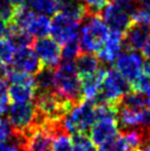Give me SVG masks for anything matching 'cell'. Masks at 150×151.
<instances>
[{"mask_svg": "<svg viewBox=\"0 0 150 151\" xmlns=\"http://www.w3.org/2000/svg\"><path fill=\"white\" fill-rule=\"evenodd\" d=\"M54 92L74 105L84 99L75 62L64 61L54 70Z\"/></svg>", "mask_w": 150, "mask_h": 151, "instance_id": "obj_1", "label": "cell"}, {"mask_svg": "<svg viewBox=\"0 0 150 151\" xmlns=\"http://www.w3.org/2000/svg\"><path fill=\"white\" fill-rule=\"evenodd\" d=\"M109 34V27L100 14H87L85 23L79 31V46L81 52L98 54Z\"/></svg>", "mask_w": 150, "mask_h": 151, "instance_id": "obj_2", "label": "cell"}, {"mask_svg": "<svg viewBox=\"0 0 150 151\" xmlns=\"http://www.w3.org/2000/svg\"><path fill=\"white\" fill-rule=\"evenodd\" d=\"M129 92H131V85L129 82L124 76H121L115 68H110L106 72L100 92L93 103H107L116 106L119 109L123 97Z\"/></svg>", "mask_w": 150, "mask_h": 151, "instance_id": "obj_3", "label": "cell"}, {"mask_svg": "<svg viewBox=\"0 0 150 151\" xmlns=\"http://www.w3.org/2000/svg\"><path fill=\"white\" fill-rule=\"evenodd\" d=\"M95 122V104L92 101L83 99L65 115L63 126L70 134H87Z\"/></svg>", "mask_w": 150, "mask_h": 151, "instance_id": "obj_4", "label": "cell"}, {"mask_svg": "<svg viewBox=\"0 0 150 151\" xmlns=\"http://www.w3.org/2000/svg\"><path fill=\"white\" fill-rule=\"evenodd\" d=\"M7 114L14 131L28 134L37 126L38 111L32 103H13L9 106Z\"/></svg>", "mask_w": 150, "mask_h": 151, "instance_id": "obj_5", "label": "cell"}, {"mask_svg": "<svg viewBox=\"0 0 150 151\" xmlns=\"http://www.w3.org/2000/svg\"><path fill=\"white\" fill-rule=\"evenodd\" d=\"M79 24L81 22L58 11L51 19L50 34L60 45H63L72 39L79 37Z\"/></svg>", "mask_w": 150, "mask_h": 151, "instance_id": "obj_6", "label": "cell"}, {"mask_svg": "<svg viewBox=\"0 0 150 151\" xmlns=\"http://www.w3.org/2000/svg\"><path fill=\"white\" fill-rule=\"evenodd\" d=\"M32 46H33V51L44 67H50L55 70L61 64L62 46L53 38L43 37V38L37 39Z\"/></svg>", "mask_w": 150, "mask_h": 151, "instance_id": "obj_7", "label": "cell"}, {"mask_svg": "<svg viewBox=\"0 0 150 151\" xmlns=\"http://www.w3.org/2000/svg\"><path fill=\"white\" fill-rule=\"evenodd\" d=\"M144 63L142 59L135 51H127L115 61V70L124 76L130 84L141 74Z\"/></svg>", "mask_w": 150, "mask_h": 151, "instance_id": "obj_8", "label": "cell"}, {"mask_svg": "<svg viewBox=\"0 0 150 151\" xmlns=\"http://www.w3.org/2000/svg\"><path fill=\"white\" fill-rule=\"evenodd\" d=\"M11 64L14 70L33 76L41 71V68L43 67L41 61L31 47L17 49Z\"/></svg>", "mask_w": 150, "mask_h": 151, "instance_id": "obj_9", "label": "cell"}, {"mask_svg": "<svg viewBox=\"0 0 150 151\" xmlns=\"http://www.w3.org/2000/svg\"><path fill=\"white\" fill-rule=\"evenodd\" d=\"M100 16L103 18L105 23L108 25L112 30L125 32L127 28L133 22L131 14L119 8L116 4L109 2L108 6H106L103 11L100 12Z\"/></svg>", "mask_w": 150, "mask_h": 151, "instance_id": "obj_10", "label": "cell"}, {"mask_svg": "<svg viewBox=\"0 0 150 151\" xmlns=\"http://www.w3.org/2000/svg\"><path fill=\"white\" fill-rule=\"evenodd\" d=\"M91 140L95 146L100 147V145L110 140L119 134L118 122L116 118H106L95 122L89 130Z\"/></svg>", "mask_w": 150, "mask_h": 151, "instance_id": "obj_11", "label": "cell"}, {"mask_svg": "<svg viewBox=\"0 0 150 151\" xmlns=\"http://www.w3.org/2000/svg\"><path fill=\"white\" fill-rule=\"evenodd\" d=\"M150 38V27L131 22L124 32V46L127 51H139Z\"/></svg>", "mask_w": 150, "mask_h": 151, "instance_id": "obj_12", "label": "cell"}, {"mask_svg": "<svg viewBox=\"0 0 150 151\" xmlns=\"http://www.w3.org/2000/svg\"><path fill=\"white\" fill-rule=\"evenodd\" d=\"M52 134L43 126H35L27 134L22 151H51Z\"/></svg>", "mask_w": 150, "mask_h": 151, "instance_id": "obj_13", "label": "cell"}, {"mask_svg": "<svg viewBox=\"0 0 150 151\" xmlns=\"http://www.w3.org/2000/svg\"><path fill=\"white\" fill-rule=\"evenodd\" d=\"M124 47V33L116 30H110L104 47L98 52V59L108 64L114 63Z\"/></svg>", "mask_w": 150, "mask_h": 151, "instance_id": "obj_14", "label": "cell"}, {"mask_svg": "<svg viewBox=\"0 0 150 151\" xmlns=\"http://www.w3.org/2000/svg\"><path fill=\"white\" fill-rule=\"evenodd\" d=\"M105 67L100 66L95 73L91 75H86L81 77V86H82V95L83 98L86 101H92L96 98L100 92V88L104 82L105 75H106Z\"/></svg>", "mask_w": 150, "mask_h": 151, "instance_id": "obj_15", "label": "cell"}, {"mask_svg": "<svg viewBox=\"0 0 150 151\" xmlns=\"http://www.w3.org/2000/svg\"><path fill=\"white\" fill-rule=\"evenodd\" d=\"M100 60L94 53L81 52L75 59V66L77 70L79 77L91 75L100 68Z\"/></svg>", "mask_w": 150, "mask_h": 151, "instance_id": "obj_16", "label": "cell"}, {"mask_svg": "<svg viewBox=\"0 0 150 151\" xmlns=\"http://www.w3.org/2000/svg\"><path fill=\"white\" fill-rule=\"evenodd\" d=\"M8 96L13 103H31L37 97V89L30 85L10 84Z\"/></svg>", "mask_w": 150, "mask_h": 151, "instance_id": "obj_17", "label": "cell"}, {"mask_svg": "<svg viewBox=\"0 0 150 151\" xmlns=\"http://www.w3.org/2000/svg\"><path fill=\"white\" fill-rule=\"evenodd\" d=\"M50 29L51 19L49 18V16L35 13L25 31L29 32L33 38L40 39L43 38V37H46L50 33Z\"/></svg>", "mask_w": 150, "mask_h": 151, "instance_id": "obj_18", "label": "cell"}, {"mask_svg": "<svg viewBox=\"0 0 150 151\" xmlns=\"http://www.w3.org/2000/svg\"><path fill=\"white\" fill-rule=\"evenodd\" d=\"M35 89L38 93L54 91V70L50 67H42L41 71L34 75Z\"/></svg>", "mask_w": 150, "mask_h": 151, "instance_id": "obj_19", "label": "cell"}, {"mask_svg": "<svg viewBox=\"0 0 150 151\" xmlns=\"http://www.w3.org/2000/svg\"><path fill=\"white\" fill-rule=\"evenodd\" d=\"M8 39L16 46V49H22V47H30L33 45V37L27 32L25 30H21L17 28L14 24L10 22V32H9Z\"/></svg>", "mask_w": 150, "mask_h": 151, "instance_id": "obj_20", "label": "cell"}, {"mask_svg": "<svg viewBox=\"0 0 150 151\" xmlns=\"http://www.w3.org/2000/svg\"><path fill=\"white\" fill-rule=\"evenodd\" d=\"M25 6L38 14L52 16L58 10V0H25Z\"/></svg>", "mask_w": 150, "mask_h": 151, "instance_id": "obj_21", "label": "cell"}, {"mask_svg": "<svg viewBox=\"0 0 150 151\" xmlns=\"http://www.w3.org/2000/svg\"><path fill=\"white\" fill-rule=\"evenodd\" d=\"M147 98L144 94L137 92H129L123 97L119 107H125V108L133 109V110H141L146 108Z\"/></svg>", "mask_w": 150, "mask_h": 151, "instance_id": "obj_22", "label": "cell"}, {"mask_svg": "<svg viewBox=\"0 0 150 151\" xmlns=\"http://www.w3.org/2000/svg\"><path fill=\"white\" fill-rule=\"evenodd\" d=\"M51 151H73V140L71 134L66 131H61L54 134L52 139Z\"/></svg>", "mask_w": 150, "mask_h": 151, "instance_id": "obj_23", "label": "cell"}, {"mask_svg": "<svg viewBox=\"0 0 150 151\" xmlns=\"http://www.w3.org/2000/svg\"><path fill=\"white\" fill-rule=\"evenodd\" d=\"M131 18L133 22L150 27V0H139L137 9Z\"/></svg>", "mask_w": 150, "mask_h": 151, "instance_id": "obj_24", "label": "cell"}, {"mask_svg": "<svg viewBox=\"0 0 150 151\" xmlns=\"http://www.w3.org/2000/svg\"><path fill=\"white\" fill-rule=\"evenodd\" d=\"M16 50V46L8 38H0V63H12Z\"/></svg>", "mask_w": 150, "mask_h": 151, "instance_id": "obj_25", "label": "cell"}, {"mask_svg": "<svg viewBox=\"0 0 150 151\" xmlns=\"http://www.w3.org/2000/svg\"><path fill=\"white\" fill-rule=\"evenodd\" d=\"M73 140V151H97L95 145L87 134H75L72 137Z\"/></svg>", "mask_w": 150, "mask_h": 151, "instance_id": "obj_26", "label": "cell"}, {"mask_svg": "<svg viewBox=\"0 0 150 151\" xmlns=\"http://www.w3.org/2000/svg\"><path fill=\"white\" fill-rule=\"evenodd\" d=\"M79 53H81L79 37L72 39L62 45V59H64V61H73L77 58Z\"/></svg>", "mask_w": 150, "mask_h": 151, "instance_id": "obj_27", "label": "cell"}, {"mask_svg": "<svg viewBox=\"0 0 150 151\" xmlns=\"http://www.w3.org/2000/svg\"><path fill=\"white\" fill-rule=\"evenodd\" d=\"M7 82L10 84H21V85H30L35 87L34 83V76L23 73V72L17 71V70H11L7 77Z\"/></svg>", "mask_w": 150, "mask_h": 151, "instance_id": "obj_28", "label": "cell"}, {"mask_svg": "<svg viewBox=\"0 0 150 151\" xmlns=\"http://www.w3.org/2000/svg\"><path fill=\"white\" fill-rule=\"evenodd\" d=\"M127 149H128V146L126 143L125 139L123 138L120 134H118L116 137L100 145L97 151H126Z\"/></svg>", "mask_w": 150, "mask_h": 151, "instance_id": "obj_29", "label": "cell"}, {"mask_svg": "<svg viewBox=\"0 0 150 151\" xmlns=\"http://www.w3.org/2000/svg\"><path fill=\"white\" fill-rule=\"evenodd\" d=\"M130 85H131L133 92L141 93L144 95H148V96L150 95V76L144 74L142 72Z\"/></svg>", "mask_w": 150, "mask_h": 151, "instance_id": "obj_30", "label": "cell"}, {"mask_svg": "<svg viewBox=\"0 0 150 151\" xmlns=\"http://www.w3.org/2000/svg\"><path fill=\"white\" fill-rule=\"evenodd\" d=\"M87 14H100L103 9L108 6L110 0H83Z\"/></svg>", "mask_w": 150, "mask_h": 151, "instance_id": "obj_31", "label": "cell"}, {"mask_svg": "<svg viewBox=\"0 0 150 151\" xmlns=\"http://www.w3.org/2000/svg\"><path fill=\"white\" fill-rule=\"evenodd\" d=\"M14 11H16V7L11 4L10 0H0V18L1 19L10 23L12 21Z\"/></svg>", "mask_w": 150, "mask_h": 151, "instance_id": "obj_32", "label": "cell"}, {"mask_svg": "<svg viewBox=\"0 0 150 151\" xmlns=\"http://www.w3.org/2000/svg\"><path fill=\"white\" fill-rule=\"evenodd\" d=\"M13 128L8 119L0 118V142L8 141L12 138Z\"/></svg>", "mask_w": 150, "mask_h": 151, "instance_id": "obj_33", "label": "cell"}, {"mask_svg": "<svg viewBox=\"0 0 150 151\" xmlns=\"http://www.w3.org/2000/svg\"><path fill=\"white\" fill-rule=\"evenodd\" d=\"M110 1H112V4L118 6L119 8L127 11L131 16L136 11V9L138 7V2H139V0H110Z\"/></svg>", "mask_w": 150, "mask_h": 151, "instance_id": "obj_34", "label": "cell"}, {"mask_svg": "<svg viewBox=\"0 0 150 151\" xmlns=\"http://www.w3.org/2000/svg\"><path fill=\"white\" fill-rule=\"evenodd\" d=\"M10 32V23L0 18V38H8Z\"/></svg>", "mask_w": 150, "mask_h": 151, "instance_id": "obj_35", "label": "cell"}, {"mask_svg": "<svg viewBox=\"0 0 150 151\" xmlns=\"http://www.w3.org/2000/svg\"><path fill=\"white\" fill-rule=\"evenodd\" d=\"M10 72H11V68L9 66V64L0 63V78L7 80Z\"/></svg>", "mask_w": 150, "mask_h": 151, "instance_id": "obj_36", "label": "cell"}, {"mask_svg": "<svg viewBox=\"0 0 150 151\" xmlns=\"http://www.w3.org/2000/svg\"><path fill=\"white\" fill-rule=\"evenodd\" d=\"M141 53H142V56H144L147 61H150V38L147 40V42L145 43V45L142 46Z\"/></svg>", "mask_w": 150, "mask_h": 151, "instance_id": "obj_37", "label": "cell"}, {"mask_svg": "<svg viewBox=\"0 0 150 151\" xmlns=\"http://www.w3.org/2000/svg\"><path fill=\"white\" fill-rule=\"evenodd\" d=\"M137 151H150V138H147L144 142L136 149Z\"/></svg>", "mask_w": 150, "mask_h": 151, "instance_id": "obj_38", "label": "cell"}, {"mask_svg": "<svg viewBox=\"0 0 150 151\" xmlns=\"http://www.w3.org/2000/svg\"><path fill=\"white\" fill-rule=\"evenodd\" d=\"M11 1V4L17 8V7H20V6H23L25 0H10Z\"/></svg>", "mask_w": 150, "mask_h": 151, "instance_id": "obj_39", "label": "cell"}, {"mask_svg": "<svg viewBox=\"0 0 150 151\" xmlns=\"http://www.w3.org/2000/svg\"><path fill=\"white\" fill-rule=\"evenodd\" d=\"M147 105L150 107V95L148 96V98H147Z\"/></svg>", "mask_w": 150, "mask_h": 151, "instance_id": "obj_40", "label": "cell"}, {"mask_svg": "<svg viewBox=\"0 0 150 151\" xmlns=\"http://www.w3.org/2000/svg\"><path fill=\"white\" fill-rule=\"evenodd\" d=\"M126 151H137L136 149H127Z\"/></svg>", "mask_w": 150, "mask_h": 151, "instance_id": "obj_41", "label": "cell"}, {"mask_svg": "<svg viewBox=\"0 0 150 151\" xmlns=\"http://www.w3.org/2000/svg\"><path fill=\"white\" fill-rule=\"evenodd\" d=\"M77 1H81V0H77Z\"/></svg>", "mask_w": 150, "mask_h": 151, "instance_id": "obj_42", "label": "cell"}]
</instances>
